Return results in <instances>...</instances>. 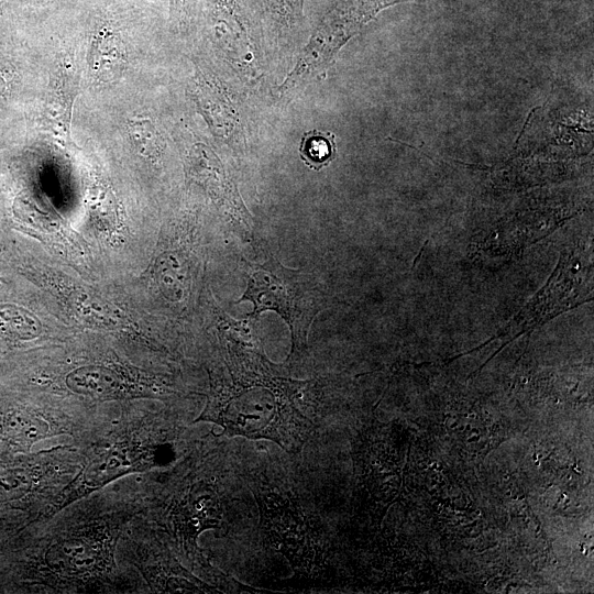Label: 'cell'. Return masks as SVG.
<instances>
[{
    "mask_svg": "<svg viewBox=\"0 0 594 594\" xmlns=\"http://www.w3.org/2000/svg\"><path fill=\"white\" fill-rule=\"evenodd\" d=\"M8 89L7 78L3 72L0 70V99L6 95Z\"/></svg>",
    "mask_w": 594,
    "mask_h": 594,
    "instance_id": "cell-18",
    "label": "cell"
},
{
    "mask_svg": "<svg viewBox=\"0 0 594 594\" xmlns=\"http://www.w3.org/2000/svg\"><path fill=\"white\" fill-rule=\"evenodd\" d=\"M73 304L77 316L94 326L114 328L121 323V317L111 307L85 292L75 294Z\"/></svg>",
    "mask_w": 594,
    "mask_h": 594,
    "instance_id": "cell-11",
    "label": "cell"
},
{
    "mask_svg": "<svg viewBox=\"0 0 594 594\" xmlns=\"http://www.w3.org/2000/svg\"><path fill=\"white\" fill-rule=\"evenodd\" d=\"M8 16H9L8 0H0V32L6 26Z\"/></svg>",
    "mask_w": 594,
    "mask_h": 594,
    "instance_id": "cell-17",
    "label": "cell"
},
{
    "mask_svg": "<svg viewBox=\"0 0 594 594\" xmlns=\"http://www.w3.org/2000/svg\"><path fill=\"white\" fill-rule=\"evenodd\" d=\"M2 283V278H0V284Z\"/></svg>",
    "mask_w": 594,
    "mask_h": 594,
    "instance_id": "cell-20",
    "label": "cell"
},
{
    "mask_svg": "<svg viewBox=\"0 0 594 594\" xmlns=\"http://www.w3.org/2000/svg\"><path fill=\"white\" fill-rule=\"evenodd\" d=\"M305 384L266 378L235 382L212 392L198 420L220 426L221 435L265 439L296 453L315 427L314 408L299 394Z\"/></svg>",
    "mask_w": 594,
    "mask_h": 594,
    "instance_id": "cell-1",
    "label": "cell"
},
{
    "mask_svg": "<svg viewBox=\"0 0 594 594\" xmlns=\"http://www.w3.org/2000/svg\"><path fill=\"white\" fill-rule=\"evenodd\" d=\"M26 1L36 3V4H53V3L64 2L68 0H26Z\"/></svg>",
    "mask_w": 594,
    "mask_h": 594,
    "instance_id": "cell-19",
    "label": "cell"
},
{
    "mask_svg": "<svg viewBox=\"0 0 594 594\" xmlns=\"http://www.w3.org/2000/svg\"><path fill=\"white\" fill-rule=\"evenodd\" d=\"M200 0H169V24L178 32L188 31L197 16Z\"/></svg>",
    "mask_w": 594,
    "mask_h": 594,
    "instance_id": "cell-15",
    "label": "cell"
},
{
    "mask_svg": "<svg viewBox=\"0 0 594 594\" xmlns=\"http://www.w3.org/2000/svg\"><path fill=\"white\" fill-rule=\"evenodd\" d=\"M129 138L136 151L147 157H155L162 150L161 135L155 124L148 118L128 120Z\"/></svg>",
    "mask_w": 594,
    "mask_h": 594,
    "instance_id": "cell-12",
    "label": "cell"
},
{
    "mask_svg": "<svg viewBox=\"0 0 594 594\" xmlns=\"http://www.w3.org/2000/svg\"><path fill=\"white\" fill-rule=\"evenodd\" d=\"M52 557L53 563L57 562L61 566L77 569L85 566L90 554L87 544L79 540H72L64 542L61 549L55 548V552H52Z\"/></svg>",
    "mask_w": 594,
    "mask_h": 594,
    "instance_id": "cell-14",
    "label": "cell"
},
{
    "mask_svg": "<svg viewBox=\"0 0 594 594\" xmlns=\"http://www.w3.org/2000/svg\"><path fill=\"white\" fill-rule=\"evenodd\" d=\"M242 300L253 304L254 317L273 310L286 321L293 354L305 348L315 317L326 308V289L312 274L285 267L271 256L250 273L246 289L237 302Z\"/></svg>",
    "mask_w": 594,
    "mask_h": 594,
    "instance_id": "cell-2",
    "label": "cell"
},
{
    "mask_svg": "<svg viewBox=\"0 0 594 594\" xmlns=\"http://www.w3.org/2000/svg\"><path fill=\"white\" fill-rule=\"evenodd\" d=\"M299 155L309 168L322 169L337 156L336 135L330 131L317 129L305 132L299 145Z\"/></svg>",
    "mask_w": 594,
    "mask_h": 594,
    "instance_id": "cell-8",
    "label": "cell"
},
{
    "mask_svg": "<svg viewBox=\"0 0 594 594\" xmlns=\"http://www.w3.org/2000/svg\"><path fill=\"white\" fill-rule=\"evenodd\" d=\"M65 382L72 392L95 398L111 397L122 389L120 376L102 365L78 367L66 376Z\"/></svg>",
    "mask_w": 594,
    "mask_h": 594,
    "instance_id": "cell-7",
    "label": "cell"
},
{
    "mask_svg": "<svg viewBox=\"0 0 594 594\" xmlns=\"http://www.w3.org/2000/svg\"><path fill=\"white\" fill-rule=\"evenodd\" d=\"M261 1L266 20L276 29L292 33L301 28L305 19V0Z\"/></svg>",
    "mask_w": 594,
    "mask_h": 594,
    "instance_id": "cell-10",
    "label": "cell"
},
{
    "mask_svg": "<svg viewBox=\"0 0 594 594\" xmlns=\"http://www.w3.org/2000/svg\"><path fill=\"white\" fill-rule=\"evenodd\" d=\"M41 332L40 320L26 309L0 304V338L8 340H29Z\"/></svg>",
    "mask_w": 594,
    "mask_h": 594,
    "instance_id": "cell-9",
    "label": "cell"
},
{
    "mask_svg": "<svg viewBox=\"0 0 594 594\" xmlns=\"http://www.w3.org/2000/svg\"><path fill=\"white\" fill-rule=\"evenodd\" d=\"M116 13L112 8H102L90 18L89 68L102 81L117 78L125 62L122 28Z\"/></svg>",
    "mask_w": 594,
    "mask_h": 594,
    "instance_id": "cell-4",
    "label": "cell"
},
{
    "mask_svg": "<svg viewBox=\"0 0 594 594\" xmlns=\"http://www.w3.org/2000/svg\"><path fill=\"white\" fill-rule=\"evenodd\" d=\"M190 90L200 113L218 138L226 141L242 139L239 112L217 79H210L198 69Z\"/></svg>",
    "mask_w": 594,
    "mask_h": 594,
    "instance_id": "cell-5",
    "label": "cell"
},
{
    "mask_svg": "<svg viewBox=\"0 0 594 594\" xmlns=\"http://www.w3.org/2000/svg\"><path fill=\"white\" fill-rule=\"evenodd\" d=\"M186 173L190 180L207 187L215 196L226 195V191H229L221 162L204 143H196L189 150Z\"/></svg>",
    "mask_w": 594,
    "mask_h": 594,
    "instance_id": "cell-6",
    "label": "cell"
},
{
    "mask_svg": "<svg viewBox=\"0 0 594 594\" xmlns=\"http://www.w3.org/2000/svg\"><path fill=\"white\" fill-rule=\"evenodd\" d=\"M128 465L129 462L122 455L108 454L89 465L86 479L89 483L100 484L124 472Z\"/></svg>",
    "mask_w": 594,
    "mask_h": 594,
    "instance_id": "cell-13",
    "label": "cell"
},
{
    "mask_svg": "<svg viewBox=\"0 0 594 594\" xmlns=\"http://www.w3.org/2000/svg\"><path fill=\"white\" fill-rule=\"evenodd\" d=\"M407 0H334L318 20L295 67L278 88L287 95L306 78L328 68L340 50L378 12Z\"/></svg>",
    "mask_w": 594,
    "mask_h": 594,
    "instance_id": "cell-3",
    "label": "cell"
},
{
    "mask_svg": "<svg viewBox=\"0 0 594 594\" xmlns=\"http://www.w3.org/2000/svg\"><path fill=\"white\" fill-rule=\"evenodd\" d=\"M9 430L22 440H33L43 437L47 430L46 425L26 415L12 416L8 421Z\"/></svg>",
    "mask_w": 594,
    "mask_h": 594,
    "instance_id": "cell-16",
    "label": "cell"
}]
</instances>
